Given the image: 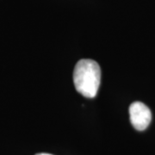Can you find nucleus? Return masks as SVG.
Instances as JSON below:
<instances>
[{
  "mask_svg": "<svg viewBox=\"0 0 155 155\" xmlns=\"http://www.w3.org/2000/svg\"><path fill=\"white\" fill-rule=\"evenodd\" d=\"M101 81L99 65L92 60H81L73 72V83L78 93L88 98L97 96Z\"/></svg>",
  "mask_w": 155,
  "mask_h": 155,
  "instance_id": "1",
  "label": "nucleus"
},
{
  "mask_svg": "<svg viewBox=\"0 0 155 155\" xmlns=\"http://www.w3.org/2000/svg\"><path fill=\"white\" fill-rule=\"evenodd\" d=\"M130 122L139 131H143L149 126L152 113L149 108L141 102H134L129 107Z\"/></svg>",
  "mask_w": 155,
  "mask_h": 155,
  "instance_id": "2",
  "label": "nucleus"
},
{
  "mask_svg": "<svg viewBox=\"0 0 155 155\" xmlns=\"http://www.w3.org/2000/svg\"><path fill=\"white\" fill-rule=\"evenodd\" d=\"M35 155H52V154H48V153H38V154Z\"/></svg>",
  "mask_w": 155,
  "mask_h": 155,
  "instance_id": "3",
  "label": "nucleus"
}]
</instances>
